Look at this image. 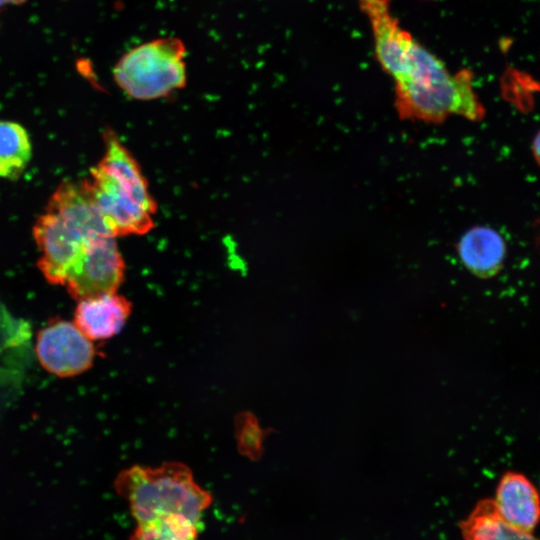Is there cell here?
Masks as SVG:
<instances>
[{
	"instance_id": "6da1fadb",
	"label": "cell",
	"mask_w": 540,
	"mask_h": 540,
	"mask_svg": "<svg viewBox=\"0 0 540 540\" xmlns=\"http://www.w3.org/2000/svg\"><path fill=\"white\" fill-rule=\"evenodd\" d=\"M391 2L358 0L372 28L376 57L395 82L400 112L433 121L449 115L480 119L483 107L473 90L471 72L451 73L400 26Z\"/></svg>"
},
{
	"instance_id": "7a4b0ae2",
	"label": "cell",
	"mask_w": 540,
	"mask_h": 540,
	"mask_svg": "<svg viewBox=\"0 0 540 540\" xmlns=\"http://www.w3.org/2000/svg\"><path fill=\"white\" fill-rule=\"evenodd\" d=\"M33 236L40 252L38 268L53 285H62L85 246L100 237H115L83 183L65 181L52 193L36 220Z\"/></svg>"
},
{
	"instance_id": "3957f363",
	"label": "cell",
	"mask_w": 540,
	"mask_h": 540,
	"mask_svg": "<svg viewBox=\"0 0 540 540\" xmlns=\"http://www.w3.org/2000/svg\"><path fill=\"white\" fill-rule=\"evenodd\" d=\"M105 151L83 180L91 200L111 233L143 235L154 228L157 205L132 153L116 134L104 133Z\"/></svg>"
},
{
	"instance_id": "277c9868",
	"label": "cell",
	"mask_w": 540,
	"mask_h": 540,
	"mask_svg": "<svg viewBox=\"0 0 540 540\" xmlns=\"http://www.w3.org/2000/svg\"><path fill=\"white\" fill-rule=\"evenodd\" d=\"M114 488L137 523L172 514L197 523L213 502L212 494L195 481L192 470L175 461L156 467L130 466L117 475Z\"/></svg>"
},
{
	"instance_id": "5b68a950",
	"label": "cell",
	"mask_w": 540,
	"mask_h": 540,
	"mask_svg": "<svg viewBox=\"0 0 540 540\" xmlns=\"http://www.w3.org/2000/svg\"><path fill=\"white\" fill-rule=\"evenodd\" d=\"M186 47L173 37L143 43L125 53L113 69L117 85L131 98L155 100L186 85Z\"/></svg>"
},
{
	"instance_id": "8992f818",
	"label": "cell",
	"mask_w": 540,
	"mask_h": 540,
	"mask_svg": "<svg viewBox=\"0 0 540 540\" xmlns=\"http://www.w3.org/2000/svg\"><path fill=\"white\" fill-rule=\"evenodd\" d=\"M125 275V262L116 237L89 242L70 268L63 286L78 300L117 292Z\"/></svg>"
},
{
	"instance_id": "52a82bcc",
	"label": "cell",
	"mask_w": 540,
	"mask_h": 540,
	"mask_svg": "<svg viewBox=\"0 0 540 540\" xmlns=\"http://www.w3.org/2000/svg\"><path fill=\"white\" fill-rule=\"evenodd\" d=\"M36 354L42 367L58 377H72L87 371L96 350L92 340L74 322L51 321L37 335Z\"/></svg>"
},
{
	"instance_id": "ba28073f",
	"label": "cell",
	"mask_w": 540,
	"mask_h": 540,
	"mask_svg": "<svg viewBox=\"0 0 540 540\" xmlns=\"http://www.w3.org/2000/svg\"><path fill=\"white\" fill-rule=\"evenodd\" d=\"M495 509L512 527L533 533L539 521V495L534 484L522 473L507 471L497 485Z\"/></svg>"
},
{
	"instance_id": "9c48e42d",
	"label": "cell",
	"mask_w": 540,
	"mask_h": 540,
	"mask_svg": "<svg viewBox=\"0 0 540 540\" xmlns=\"http://www.w3.org/2000/svg\"><path fill=\"white\" fill-rule=\"evenodd\" d=\"M131 312L132 304L126 297L107 293L78 300L74 323L90 340H104L122 330Z\"/></svg>"
},
{
	"instance_id": "30bf717a",
	"label": "cell",
	"mask_w": 540,
	"mask_h": 540,
	"mask_svg": "<svg viewBox=\"0 0 540 540\" xmlns=\"http://www.w3.org/2000/svg\"><path fill=\"white\" fill-rule=\"evenodd\" d=\"M458 254L471 273L480 278H489L500 271L506 256V244L495 229L476 226L461 237Z\"/></svg>"
},
{
	"instance_id": "8fae6325",
	"label": "cell",
	"mask_w": 540,
	"mask_h": 540,
	"mask_svg": "<svg viewBox=\"0 0 540 540\" xmlns=\"http://www.w3.org/2000/svg\"><path fill=\"white\" fill-rule=\"evenodd\" d=\"M459 529L463 540H538L533 533L518 530L506 523L490 498L478 501L459 523Z\"/></svg>"
},
{
	"instance_id": "7c38bea8",
	"label": "cell",
	"mask_w": 540,
	"mask_h": 540,
	"mask_svg": "<svg viewBox=\"0 0 540 540\" xmlns=\"http://www.w3.org/2000/svg\"><path fill=\"white\" fill-rule=\"evenodd\" d=\"M31 155L32 145L26 129L13 121H0V177L19 178Z\"/></svg>"
},
{
	"instance_id": "4fadbf2b",
	"label": "cell",
	"mask_w": 540,
	"mask_h": 540,
	"mask_svg": "<svg viewBox=\"0 0 540 540\" xmlns=\"http://www.w3.org/2000/svg\"><path fill=\"white\" fill-rule=\"evenodd\" d=\"M197 523L178 514L137 523L129 540H198Z\"/></svg>"
},
{
	"instance_id": "5bb4252c",
	"label": "cell",
	"mask_w": 540,
	"mask_h": 540,
	"mask_svg": "<svg viewBox=\"0 0 540 540\" xmlns=\"http://www.w3.org/2000/svg\"><path fill=\"white\" fill-rule=\"evenodd\" d=\"M235 435L237 448L242 455L257 460L263 453V443L267 431L264 430L257 418L249 412H242L235 419Z\"/></svg>"
},
{
	"instance_id": "9a60e30c",
	"label": "cell",
	"mask_w": 540,
	"mask_h": 540,
	"mask_svg": "<svg viewBox=\"0 0 540 540\" xmlns=\"http://www.w3.org/2000/svg\"><path fill=\"white\" fill-rule=\"evenodd\" d=\"M26 1L27 0H0V7L7 5H20Z\"/></svg>"
}]
</instances>
